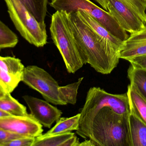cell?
Instances as JSON below:
<instances>
[{"instance_id":"cell-1","label":"cell","mask_w":146,"mask_h":146,"mask_svg":"<svg viewBox=\"0 0 146 146\" xmlns=\"http://www.w3.org/2000/svg\"><path fill=\"white\" fill-rule=\"evenodd\" d=\"M77 49L83 64L110 74L117 67L121 48L106 40L87 25L77 12L68 13Z\"/></svg>"},{"instance_id":"cell-2","label":"cell","mask_w":146,"mask_h":146,"mask_svg":"<svg viewBox=\"0 0 146 146\" xmlns=\"http://www.w3.org/2000/svg\"><path fill=\"white\" fill-rule=\"evenodd\" d=\"M128 117L109 108L102 109L94 118L86 139L95 146H132Z\"/></svg>"},{"instance_id":"cell-3","label":"cell","mask_w":146,"mask_h":146,"mask_svg":"<svg viewBox=\"0 0 146 146\" xmlns=\"http://www.w3.org/2000/svg\"><path fill=\"white\" fill-rule=\"evenodd\" d=\"M105 108H110L118 115L128 116L130 112V106L127 93L111 94L99 87H91L87 93L84 106L80 110L76 134L86 139L94 118L98 111Z\"/></svg>"},{"instance_id":"cell-4","label":"cell","mask_w":146,"mask_h":146,"mask_svg":"<svg viewBox=\"0 0 146 146\" xmlns=\"http://www.w3.org/2000/svg\"><path fill=\"white\" fill-rule=\"evenodd\" d=\"M50 32L54 43L59 50L68 72L74 74L83 67L67 13L56 11L51 17Z\"/></svg>"},{"instance_id":"cell-5","label":"cell","mask_w":146,"mask_h":146,"mask_svg":"<svg viewBox=\"0 0 146 146\" xmlns=\"http://www.w3.org/2000/svg\"><path fill=\"white\" fill-rule=\"evenodd\" d=\"M10 18L22 37L31 44L43 47L47 43L46 25H41L21 0H4Z\"/></svg>"},{"instance_id":"cell-6","label":"cell","mask_w":146,"mask_h":146,"mask_svg":"<svg viewBox=\"0 0 146 146\" xmlns=\"http://www.w3.org/2000/svg\"><path fill=\"white\" fill-rule=\"evenodd\" d=\"M50 5L56 11H65L67 13L83 11L90 15L112 35L125 41L128 38L115 18L89 0H51Z\"/></svg>"},{"instance_id":"cell-7","label":"cell","mask_w":146,"mask_h":146,"mask_svg":"<svg viewBox=\"0 0 146 146\" xmlns=\"http://www.w3.org/2000/svg\"><path fill=\"white\" fill-rule=\"evenodd\" d=\"M21 81L39 93L47 102L55 105H67L60 97L58 82L43 69L34 65L25 67Z\"/></svg>"},{"instance_id":"cell-8","label":"cell","mask_w":146,"mask_h":146,"mask_svg":"<svg viewBox=\"0 0 146 146\" xmlns=\"http://www.w3.org/2000/svg\"><path fill=\"white\" fill-rule=\"evenodd\" d=\"M99 3L127 32H137L146 25L133 9L121 0H102Z\"/></svg>"},{"instance_id":"cell-9","label":"cell","mask_w":146,"mask_h":146,"mask_svg":"<svg viewBox=\"0 0 146 146\" xmlns=\"http://www.w3.org/2000/svg\"><path fill=\"white\" fill-rule=\"evenodd\" d=\"M0 128L21 137L36 138L42 134V125L31 114L0 118Z\"/></svg>"},{"instance_id":"cell-10","label":"cell","mask_w":146,"mask_h":146,"mask_svg":"<svg viewBox=\"0 0 146 146\" xmlns=\"http://www.w3.org/2000/svg\"><path fill=\"white\" fill-rule=\"evenodd\" d=\"M23 97L29 107L30 114L44 127L50 128L61 117L62 111L46 100L28 95Z\"/></svg>"},{"instance_id":"cell-11","label":"cell","mask_w":146,"mask_h":146,"mask_svg":"<svg viewBox=\"0 0 146 146\" xmlns=\"http://www.w3.org/2000/svg\"><path fill=\"white\" fill-rule=\"evenodd\" d=\"M145 55L146 25L140 31L131 33L123 41L120 52V58L127 61L133 57Z\"/></svg>"},{"instance_id":"cell-12","label":"cell","mask_w":146,"mask_h":146,"mask_svg":"<svg viewBox=\"0 0 146 146\" xmlns=\"http://www.w3.org/2000/svg\"><path fill=\"white\" fill-rule=\"evenodd\" d=\"M132 146H146V123L130 109L129 115Z\"/></svg>"},{"instance_id":"cell-13","label":"cell","mask_w":146,"mask_h":146,"mask_svg":"<svg viewBox=\"0 0 146 146\" xmlns=\"http://www.w3.org/2000/svg\"><path fill=\"white\" fill-rule=\"evenodd\" d=\"M76 12L83 21L99 36L106 40L121 48L123 41L112 35L101 24L87 13L83 11H78Z\"/></svg>"},{"instance_id":"cell-14","label":"cell","mask_w":146,"mask_h":146,"mask_svg":"<svg viewBox=\"0 0 146 146\" xmlns=\"http://www.w3.org/2000/svg\"><path fill=\"white\" fill-rule=\"evenodd\" d=\"M127 93L129 100L130 109L140 119L146 123V99L130 84L128 86Z\"/></svg>"},{"instance_id":"cell-15","label":"cell","mask_w":146,"mask_h":146,"mask_svg":"<svg viewBox=\"0 0 146 146\" xmlns=\"http://www.w3.org/2000/svg\"><path fill=\"white\" fill-rule=\"evenodd\" d=\"M0 67L10 77L19 82L22 81L25 67L20 59L0 56Z\"/></svg>"},{"instance_id":"cell-16","label":"cell","mask_w":146,"mask_h":146,"mask_svg":"<svg viewBox=\"0 0 146 146\" xmlns=\"http://www.w3.org/2000/svg\"><path fill=\"white\" fill-rule=\"evenodd\" d=\"M80 113L70 117H60L56 125L44 135L59 134L76 131L79 128Z\"/></svg>"},{"instance_id":"cell-17","label":"cell","mask_w":146,"mask_h":146,"mask_svg":"<svg viewBox=\"0 0 146 146\" xmlns=\"http://www.w3.org/2000/svg\"><path fill=\"white\" fill-rule=\"evenodd\" d=\"M130 84L146 99V70L130 65L127 70Z\"/></svg>"},{"instance_id":"cell-18","label":"cell","mask_w":146,"mask_h":146,"mask_svg":"<svg viewBox=\"0 0 146 146\" xmlns=\"http://www.w3.org/2000/svg\"><path fill=\"white\" fill-rule=\"evenodd\" d=\"M0 109L10 115L25 116L29 114L26 107L13 97L10 93H5L0 98Z\"/></svg>"},{"instance_id":"cell-19","label":"cell","mask_w":146,"mask_h":146,"mask_svg":"<svg viewBox=\"0 0 146 146\" xmlns=\"http://www.w3.org/2000/svg\"><path fill=\"white\" fill-rule=\"evenodd\" d=\"M28 11L41 25L44 22L47 15L48 0H21Z\"/></svg>"},{"instance_id":"cell-20","label":"cell","mask_w":146,"mask_h":146,"mask_svg":"<svg viewBox=\"0 0 146 146\" xmlns=\"http://www.w3.org/2000/svg\"><path fill=\"white\" fill-rule=\"evenodd\" d=\"M74 134L71 132L49 135L42 134L35 138L32 146H62L67 140Z\"/></svg>"},{"instance_id":"cell-21","label":"cell","mask_w":146,"mask_h":146,"mask_svg":"<svg viewBox=\"0 0 146 146\" xmlns=\"http://www.w3.org/2000/svg\"><path fill=\"white\" fill-rule=\"evenodd\" d=\"M83 79V77H81L76 82L64 86L59 87V91L61 99L67 104L74 105L76 103L78 89Z\"/></svg>"},{"instance_id":"cell-22","label":"cell","mask_w":146,"mask_h":146,"mask_svg":"<svg viewBox=\"0 0 146 146\" xmlns=\"http://www.w3.org/2000/svg\"><path fill=\"white\" fill-rule=\"evenodd\" d=\"M18 43L16 34L0 20V49L13 48Z\"/></svg>"},{"instance_id":"cell-23","label":"cell","mask_w":146,"mask_h":146,"mask_svg":"<svg viewBox=\"0 0 146 146\" xmlns=\"http://www.w3.org/2000/svg\"><path fill=\"white\" fill-rule=\"evenodd\" d=\"M19 83L6 73L0 67V89L4 93H11Z\"/></svg>"},{"instance_id":"cell-24","label":"cell","mask_w":146,"mask_h":146,"mask_svg":"<svg viewBox=\"0 0 146 146\" xmlns=\"http://www.w3.org/2000/svg\"><path fill=\"white\" fill-rule=\"evenodd\" d=\"M35 138L19 137L7 142L4 146H32Z\"/></svg>"},{"instance_id":"cell-25","label":"cell","mask_w":146,"mask_h":146,"mask_svg":"<svg viewBox=\"0 0 146 146\" xmlns=\"http://www.w3.org/2000/svg\"><path fill=\"white\" fill-rule=\"evenodd\" d=\"M19 137H23L12 133L0 128V146H4L5 144L9 141Z\"/></svg>"},{"instance_id":"cell-26","label":"cell","mask_w":146,"mask_h":146,"mask_svg":"<svg viewBox=\"0 0 146 146\" xmlns=\"http://www.w3.org/2000/svg\"><path fill=\"white\" fill-rule=\"evenodd\" d=\"M130 65L146 70V55L139 56L130 58L127 60Z\"/></svg>"},{"instance_id":"cell-27","label":"cell","mask_w":146,"mask_h":146,"mask_svg":"<svg viewBox=\"0 0 146 146\" xmlns=\"http://www.w3.org/2000/svg\"><path fill=\"white\" fill-rule=\"evenodd\" d=\"M80 144L79 139L74 134L72 137L67 140L62 146H79Z\"/></svg>"},{"instance_id":"cell-28","label":"cell","mask_w":146,"mask_h":146,"mask_svg":"<svg viewBox=\"0 0 146 146\" xmlns=\"http://www.w3.org/2000/svg\"><path fill=\"white\" fill-rule=\"evenodd\" d=\"M79 146H95L94 144L93 143L92 141L91 140L88 139H86L83 142L80 143Z\"/></svg>"},{"instance_id":"cell-29","label":"cell","mask_w":146,"mask_h":146,"mask_svg":"<svg viewBox=\"0 0 146 146\" xmlns=\"http://www.w3.org/2000/svg\"><path fill=\"white\" fill-rule=\"evenodd\" d=\"M9 115H10L8 114L7 112H5V111H3L0 109V118L5 117L8 116Z\"/></svg>"},{"instance_id":"cell-30","label":"cell","mask_w":146,"mask_h":146,"mask_svg":"<svg viewBox=\"0 0 146 146\" xmlns=\"http://www.w3.org/2000/svg\"><path fill=\"white\" fill-rule=\"evenodd\" d=\"M5 94V93H4L2 91H1V90L0 89V98L1 97L3 96H4V95Z\"/></svg>"},{"instance_id":"cell-31","label":"cell","mask_w":146,"mask_h":146,"mask_svg":"<svg viewBox=\"0 0 146 146\" xmlns=\"http://www.w3.org/2000/svg\"><path fill=\"white\" fill-rule=\"evenodd\" d=\"M95 1H96L98 3H99L100 2V1H102V0H95Z\"/></svg>"}]
</instances>
